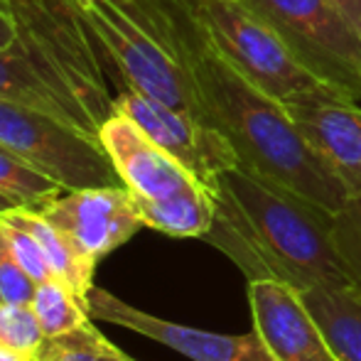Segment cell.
Instances as JSON below:
<instances>
[{
    "label": "cell",
    "mask_w": 361,
    "mask_h": 361,
    "mask_svg": "<svg viewBox=\"0 0 361 361\" xmlns=\"http://www.w3.org/2000/svg\"><path fill=\"white\" fill-rule=\"evenodd\" d=\"M302 298L337 359L361 361V290L310 288Z\"/></svg>",
    "instance_id": "obj_14"
},
{
    "label": "cell",
    "mask_w": 361,
    "mask_h": 361,
    "mask_svg": "<svg viewBox=\"0 0 361 361\" xmlns=\"http://www.w3.org/2000/svg\"><path fill=\"white\" fill-rule=\"evenodd\" d=\"M157 3L172 42L192 72L204 121L228 140L238 167L278 182L337 214L349 202L347 187L310 147L286 106L228 64L200 25L190 0Z\"/></svg>",
    "instance_id": "obj_1"
},
{
    "label": "cell",
    "mask_w": 361,
    "mask_h": 361,
    "mask_svg": "<svg viewBox=\"0 0 361 361\" xmlns=\"http://www.w3.org/2000/svg\"><path fill=\"white\" fill-rule=\"evenodd\" d=\"M0 361H35V354L15 352V349L0 347Z\"/></svg>",
    "instance_id": "obj_26"
},
{
    "label": "cell",
    "mask_w": 361,
    "mask_h": 361,
    "mask_svg": "<svg viewBox=\"0 0 361 361\" xmlns=\"http://www.w3.org/2000/svg\"><path fill=\"white\" fill-rule=\"evenodd\" d=\"M35 290H37V283L13 256L3 224H0V305H30Z\"/></svg>",
    "instance_id": "obj_22"
},
{
    "label": "cell",
    "mask_w": 361,
    "mask_h": 361,
    "mask_svg": "<svg viewBox=\"0 0 361 361\" xmlns=\"http://www.w3.org/2000/svg\"><path fill=\"white\" fill-rule=\"evenodd\" d=\"M18 39V30H15V20L8 13L3 3H0V52H10Z\"/></svg>",
    "instance_id": "obj_24"
},
{
    "label": "cell",
    "mask_w": 361,
    "mask_h": 361,
    "mask_svg": "<svg viewBox=\"0 0 361 361\" xmlns=\"http://www.w3.org/2000/svg\"><path fill=\"white\" fill-rule=\"evenodd\" d=\"M44 339L32 305H0V347L37 354Z\"/></svg>",
    "instance_id": "obj_21"
},
{
    "label": "cell",
    "mask_w": 361,
    "mask_h": 361,
    "mask_svg": "<svg viewBox=\"0 0 361 361\" xmlns=\"http://www.w3.org/2000/svg\"><path fill=\"white\" fill-rule=\"evenodd\" d=\"M0 224H3V231H5V238H8V246L13 251V256L18 258V263L30 273L35 283H47V281H54V271L49 266L47 256H44L42 246L30 236L25 228H20L18 224H10L0 216Z\"/></svg>",
    "instance_id": "obj_23"
},
{
    "label": "cell",
    "mask_w": 361,
    "mask_h": 361,
    "mask_svg": "<svg viewBox=\"0 0 361 361\" xmlns=\"http://www.w3.org/2000/svg\"><path fill=\"white\" fill-rule=\"evenodd\" d=\"M216 214L204 241L248 281L278 278L298 290L352 288L334 243V214L273 180L231 167L216 180Z\"/></svg>",
    "instance_id": "obj_2"
},
{
    "label": "cell",
    "mask_w": 361,
    "mask_h": 361,
    "mask_svg": "<svg viewBox=\"0 0 361 361\" xmlns=\"http://www.w3.org/2000/svg\"><path fill=\"white\" fill-rule=\"evenodd\" d=\"M30 305H32L35 314H37L44 337H57V334L72 332V329L81 327V324L91 319L84 300L59 278L39 283Z\"/></svg>",
    "instance_id": "obj_18"
},
{
    "label": "cell",
    "mask_w": 361,
    "mask_h": 361,
    "mask_svg": "<svg viewBox=\"0 0 361 361\" xmlns=\"http://www.w3.org/2000/svg\"><path fill=\"white\" fill-rule=\"evenodd\" d=\"M81 13L123 86L204 121L195 79L157 0H91Z\"/></svg>",
    "instance_id": "obj_4"
},
{
    "label": "cell",
    "mask_w": 361,
    "mask_h": 361,
    "mask_svg": "<svg viewBox=\"0 0 361 361\" xmlns=\"http://www.w3.org/2000/svg\"><path fill=\"white\" fill-rule=\"evenodd\" d=\"M332 3L342 10L344 18H347L361 35V0H332Z\"/></svg>",
    "instance_id": "obj_25"
},
{
    "label": "cell",
    "mask_w": 361,
    "mask_h": 361,
    "mask_svg": "<svg viewBox=\"0 0 361 361\" xmlns=\"http://www.w3.org/2000/svg\"><path fill=\"white\" fill-rule=\"evenodd\" d=\"M190 5L228 64L283 106L352 99L305 67L281 35L241 0H190Z\"/></svg>",
    "instance_id": "obj_6"
},
{
    "label": "cell",
    "mask_w": 361,
    "mask_h": 361,
    "mask_svg": "<svg viewBox=\"0 0 361 361\" xmlns=\"http://www.w3.org/2000/svg\"><path fill=\"white\" fill-rule=\"evenodd\" d=\"M114 111L133 121L152 143L182 162L212 192L224 172L238 167V157L228 140L197 116L170 109L130 86H121Z\"/></svg>",
    "instance_id": "obj_9"
},
{
    "label": "cell",
    "mask_w": 361,
    "mask_h": 361,
    "mask_svg": "<svg viewBox=\"0 0 361 361\" xmlns=\"http://www.w3.org/2000/svg\"><path fill=\"white\" fill-rule=\"evenodd\" d=\"M39 214L94 266L145 226L133 195L126 187L67 190L39 209Z\"/></svg>",
    "instance_id": "obj_10"
},
{
    "label": "cell",
    "mask_w": 361,
    "mask_h": 361,
    "mask_svg": "<svg viewBox=\"0 0 361 361\" xmlns=\"http://www.w3.org/2000/svg\"><path fill=\"white\" fill-rule=\"evenodd\" d=\"M64 192L67 190L59 182L49 180L15 150L0 143V195L13 200L20 209L39 212Z\"/></svg>",
    "instance_id": "obj_16"
},
{
    "label": "cell",
    "mask_w": 361,
    "mask_h": 361,
    "mask_svg": "<svg viewBox=\"0 0 361 361\" xmlns=\"http://www.w3.org/2000/svg\"><path fill=\"white\" fill-rule=\"evenodd\" d=\"M99 140L133 195L145 226L175 238H204L216 214L209 187L118 111L104 121Z\"/></svg>",
    "instance_id": "obj_5"
},
{
    "label": "cell",
    "mask_w": 361,
    "mask_h": 361,
    "mask_svg": "<svg viewBox=\"0 0 361 361\" xmlns=\"http://www.w3.org/2000/svg\"><path fill=\"white\" fill-rule=\"evenodd\" d=\"M0 101L44 111V114H52L74 126L72 116L62 106V101L37 79V74L27 67V62L13 49L0 52Z\"/></svg>",
    "instance_id": "obj_17"
},
{
    "label": "cell",
    "mask_w": 361,
    "mask_h": 361,
    "mask_svg": "<svg viewBox=\"0 0 361 361\" xmlns=\"http://www.w3.org/2000/svg\"><path fill=\"white\" fill-rule=\"evenodd\" d=\"M15 20L13 52L62 101L74 126L96 135L114 114L116 94L106 79L94 32L76 0H0Z\"/></svg>",
    "instance_id": "obj_3"
},
{
    "label": "cell",
    "mask_w": 361,
    "mask_h": 361,
    "mask_svg": "<svg viewBox=\"0 0 361 361\" xmlns=\"http://www.w3.org/2000/svg\"><path fill=\"white\" fill-rule=\"evenodd\" d=\"M86 307H89L91 319H104V322L133 329L192 361H276L256 329L246 334H216L187 327V324L167 322L96 286L89 290Z\"/></svg>",
    "instance_id": "obj_11"
},
{
    "label": "cell",
    "mask_w": 361,
    "mask_h": 361,
    "mask_svg": "<svg viewBox=\"0 0 361 361\" xmlns=\"http://www.w3.org/2000/svg\"><path fill=\"white\" fill-rule=\"evenodd\" d=\"M35 361H133L89 322L72 332L47 337Z\"/></svg>",
    "instance_id": "obj_19"
},
{
    "label": "cell",
    "mask_w": 361,
    "mask_h": 361,
    "mask_svg": "<svg viewBox=\"0 0 361 361\" xmlns=\"http://www.w3.org/2000/svg\"><path fill=\"white\" fill-rule=\"evenodd\" d=\"M76 3H79V5H81V8H86V5H89V3H91V0H76Z\"/></svg>",
    "instance_id": "obj_28"
},
{
    "label": "cell",
    "mask_w": 361,
    "mask_h": 361,
    "mask_svg": "<svg viewBox=\"0 0 361 361\" xmlns=\"http://www.w3.org/2000/svg\"><path fill=\"white\" fill-rule=\"evenodd\" d=\"M286 109L310 147L347 187L349 197H361V106L357 99L305 101Z\"/></svg>",
    "instance_id": "obj_13"
},
{
    "label": "cell",
    "mask_w": 361,
    "mask_h": 361,
    "mask_svg": "<svg viewBox=\"0 0 361 361\" xmlns=\"http://www.w3.org/2000/svg\"><path fill=\"white\" fill-rule=\"evenodd\" d=\"M13 209H20V207L15 204L13 200H8L5 195H0V214H5V212H13Z\"/></svg>",
    "instance_id": "obj_27"
},
{
    "label": "cell",
    "mask_w": 361,
    "mask_h": 361,
    "mask_svg": "<svg viewBox=\"0 0 361 361\" xmlns=\"http://www.w3.org/2000/svg\"><path fill=\"white\" fill-rule=\"evenodd\" d=\"M5 221L18 224L20 228L30 233L35 241L42 246L44 256H47L49 266H52L54 276L59 281H64L69 288L79 295L81 300H89V290L94 288V263H89L86 258H81L76 253V248L64 238V233L57 226L47 221L39 212L32 209H13L0 214Z\"/></svg>",
    "instance_id": "obj_15"
},
{
    "label": "cell",
    "mask_w": 361,
    "mask_h": 361,
    "mask_svg": "<svg viewBox=\"0 0 361 361\" xmlns=\"http://www.w3.org/2000/svg\"><path fill=\"white\" fill-rule=\"evenodd\" d=\"M0 143L64 190L126 187L96 135L44 111L0 101Z\"/></svg>",
    "instance_id": "obj_7"
},
{
    "label": "cell",
    "mask_w": 361,
    "mask_h": 361,
    "mask_svg": "<svg viewBox=\"0 0 361 361\" xmlns=\"http://www.w3.org/2000/svg\"><path fill=\"white\" fill-rule=\"evenodd\" d=\"M253 329L276 361H339L312 317L302 290L278 278L248 281Z\"/></svg>",
    "instance_id": "obj_12"
},
{
    "label": "cell",
    "mask_w": 361,
    "mask_h": 361,
    "mask_svg": "<svg viewBox=\"0 0 361 361\" xmlns=\"http://www.w3.org/2000/svg\"><path fill=\"white\" fill-rule=\"evenodd\" d=\"M334 243L352 288L361 290V197H349L334 214Z\"/></svg>",
    "instance_id": "obj_20"
},
{
    "label": "cell",
    "mask_w": 361,
    "mask_h": 361,
    "mask_svg": "<svg viewBox=\"0 0 361 361\" xmlns=\"http://www.w3.org/2000/svg\"><path fill=\"white\" fill-rule=\"evenodd\" d=\"M327 84L361 99V35L332 0H241Z\"/></svg>",
    "instance_id": "obj_8"
}]
</instances>
